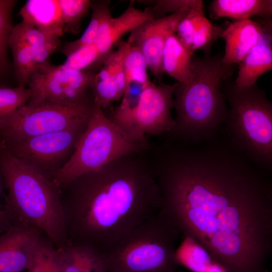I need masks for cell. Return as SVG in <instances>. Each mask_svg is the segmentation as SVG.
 <instances>
[{
  "label": "cell",
  "instance_id": "cell-1",
  "mask_svg": "<svg viewBox=\"0 0 272 272\" xmlns=\"http://www.w3.org/2000/svg\"><path fill=\"white\" fill-rule=\"evenodd\" d=\"M222 135L154 148L161 210L225 272H264L272 253L271 172Z\"/></svg>",
  "mask_w": 272,
  "mask_h": 272
},
{
  "label": "cell",
  "instance_id": "cell-2",
  "mask_svg": "<svg viewBox=\"0 0 272 272\" xmlns=\"http://www.w3.org/2000/svg\"><path fill=\"white\" fill-rule=\"evenodd\" d=\"M60 190L69 243L104 255L162 208L147 151L120 157Z\"/></svg>",
  "mask_w": 272,
  "mask_h": 272
},
{
  "label": "cell",
  "instance_id": "cell-3",
  "mask_svg": "<svg viewBox=\"0 0 272 272\" xmlns=\"http://www.w3.org/2000/svg\"><path fill=\"white\" fill-rule=\"evenodd\" d=\"M191 82L178 84L173 95L176 111L174 129L165 137L171 140L197 144L224 129L228 114L222 83L231 75L221 55H193Z\"/></svg>",
  "mask_w": 272,
  "mask_h": 272
},
{
  "label": "cell",
  "instance_id": "cell-4",
  "mask_svg": "<svg viewBox=\"0 0 272 272\" xmlns=\"http://www.w3.org/2000/svg\"><path fill=\"white\" fill-rule=\"evenodd\" d=\"M0 173L17 222L39 229L56 248L67 245L60 190L52 179L18 158L1 141Z\"/></svg>",
  "mask_w": 272,
  "mask_h": 272
},
{
  "label": "cell",
  "instance_id": "cell-5",
  "mask_svg": "<svg viewBox=\"0 0 272 272\" xmlns=\"http://www.w3.org/2000/svg\"><path fill=\"white\" fill-rule=\"evenodd\" d=\"M229 105L224 131L232 145L266 170L272 169V103L257 83H227L222 91Z\"/></svg>",
  "mask_w": 272,
  "mask_h": 272
},
{
  "label": "cell",
  "instance_id": "cell-6",
  "mask_svg": "<svg viewBox=\"0 0 272 272\" xmlns=\"http://www.w3.org/2000/svg\"><path fill=\"white\" fill-rule=\"evenodd\" d=\"M152 144L130 137L94 102L87 126L67 161L52 180L61 188L78 177L97 171L123 156L143 152Z\"/></svg>",
  "mask_w": 272,
  "mask_h": 272
},
{
  "label": "cell",
  "instance_id": "cell-7",
  "mask_svg": "<svg viewBox=\"0 0 272 272\" xmlns=\"http://www.w3.org/2000/svg\"><path fill=\"white\" fill-rule=\"evenodd\" d=\"M180 236L161 209L105 255L108 272H175Z\"/></svg>",
  "mask_w": 272,
  "mask_h": 272
},
{
  "label": "cell",
  "instance_id": "cell-8",
  "mask_svg": "<svg viewBox=\"0 0 272 272\" xmlns=\"http://www.w3.org/2000/svg\"><path fill=\"white\" fill-rule=\"evenodd\" d=\"M93 106V98L70 105L26 104L0 121L1 140L17 141L86 124Z\"/></svg>",
  "mask_w": 272,
  "mask_h": 272
},
{
  "label": "cell",
  "instance_id": "cell-9",
  "mask_svg": "<svg viewBox=\"0 0 272 272\" xmlns=\"http://www.w3.org/2000/svg\"><path fill=\"white\" fill-rule=\"evenodd\" d=\"M178 84H156L150 81L133 107L126 110L115 108L107 115L136 140L148 142L149 137L166 136L175 126L171 110Z\"/></svg>",
  "mask_w": 272,
  "mask_h": 272
},
{
  "label": "cell",
  "instance_id": "cell-10",
  "mask_svg": "<svg viewBox=\"0 0 272 272\" xmlns=\"http://www.w3.org/2000/svg\"><path fill=\"white\" fill-rule=\"evenodd\" d=\"M93 75L48 61L38 66L29 79L27 84L32 96L26 104L70 105L83 101L90 98L88 91Z\"/></svg>",
  "mask_w": 272,
  "mask_h": 272
},
{
  "label": "cell",
  "instance_id": "cell-11",
  "mask_svg": "<svg viewBox=\"0 0 272 272\" xmlns=\"http://www.w3.org/2000/svg\"><path fill=\"white\" fill-rule=\"evenodd\" d=\"M87 125L17 141H0L18 158L52 179L58 168L57 163L74 152Z\"/></svg>",
  "mask_w": 272,
  "mask_h": 272
},
{
  "label": "cell",
  "instance_id": "cell-12",
  "mask_svg": "<svg viewBox=\"0 0 272 272\" xmlns=\"http://www.w3.org/2000/svg\"><path fill=\"white\" fill-rule=\"evenodd\" d=\"M190 10L186 9L147 20L130 33L128 40L140 49L148 69L159 83L164 75L162 58L166 41L171 35L176 33L180 22Z\"/></svg>",
  "mask_w": 272,
  "mask_h": 272
},
{
  "label": "cell",
  "instance_id": "cell-13",
  "mask_svg": "<svg viewBox=\"0 0 272 272\" xmlns=\"http://www.w3.org/2000/svg\"><path fill=\"white\" fill-rule=\"evenodd\" d=\"M129 42L120 41L117 49L104 58L99 72L94 74L89 86L94 102L103 110L121 99L125 87L123 57Z\"/></svg>",
  "mask_w": 272,
  "mask_h": 272
},
{
  "label": "cell",
  "instance_id": "cell-14",
  "mask_svg": "<svg viewBox=\"0 0 272 272\" xmlns=\"http://www.w3.org/2000/svg\"><path fill=\"white\" fill-rule=\"evenodd\" d=\"M43 233L35 227L18 223L1 234L0 272L26 269Z\"/></svg>",
  "mask_w": 272,
  "mask_h": 272
},
{
  "label": "cell",
  "instance_id": "cell-15",
  "mask_svg": "<svg viewBox=\"0 0 272 272\" xmlns=\"http://www.w3.org/2000/svg\"><path fill=\"white\" fill-rule=\"evenodd\" d=\"M271 32L270 20L264 19L261 23L248 19L230 23L221 35L225 43L223 64L231 67L240 63L252 47Z\"/></svg>",
  "mask_w": 272,
  "mask_h": 272
},
{
  "label": "cell",
  "instance_id": "cell-16",
  "mask_svg": "<svg viewBox=\"0 0 272 272\" xmlns=\"http://www.w3.org/2000/svg\"><path fill=\"white\" fill-rule=\"evenodd\" d=\"M154 18L150 8L141 10L135 8L132 2L118 17L114 18L111 15L106 18L100 27L94 43L101 59L103 60L124 35Z\"/></svg>",
  "mask_w": 272,
  "mask_h": 272
},
{
  "label": "cell",
  "instance_id": "cell-17",
  "mask_svg": "<svg viewBox=\"0 0 272 272\" xmlns=\"http://www.w3.org/2000/svg\"><path fill=\"white\" fill-rule=\"evenodd\" d=\"M19 15L22 21L51 36L59 38L63 23L58 0H29Z\"/></svg>",
  "mask_w": 272,
  "mask_h": 272
},
{
  "label": "cell",
  "instance_id": "cell-18",
  "mask_svg": "<svg viewBox=\"0 0 272 272\" xmlns=\"http://www.w3.org/2000/svg\"><path fill=\"white\" fill-rule=\"evenodd\" d=\"M271 32L267 33L255 45L239 63L234 81L239 87H248L256 83L258 78L272 70Z\"/></svg>",
  "mask_w": 272,
  "mask_h": 272
},
{
  "label": "cell",
  "instance_id": "cell-19",
  "mask_svg": "<svg viewBox=\"0 0 272 272\" xmlns=\"http://www.w3.org/2000/svg\"><path fill=\"white\" fill-rule=\"evenodd\" d=\"M56 252L62 272H108L105 255L91 247L69 243Z\"/></svg>",
  "mask_w": 272,
  "mask_h": 272
},
{
  "label": "cell",
  "instance_id": "cell-20",
  "mask_svg": "<svg viewBox=\"0 0 272 272\" xmlns=\"http://www.w3.org/2000/svg\"><path fill=\"white\" fill-rule=\"evenodd\" d=\"M192 52L178 38L176 33L167 39L162 53V67L165 73L184 85L192 81L191 69Z\"/></svg>",
  "mask_w": 272,
  "mask_h": 272
},
{
  "label": "cell",
  "instance_id": "cell-21",
  "mask_svg": "<svg viewBox=\"0 0 272 272\" xmlns=\"http://www.w3.org/2000/svg\"><path fill=\"white\" fill-rule=\"evenodd\" d=\"M211 17L217 19L227 18L235 21L250 19L257 16L270 20L271 0H215L210 7Z\"/></svg>",
  "mask_w": 272,
  "mask_h": 272
},
{
  "label": "cell",
  "instance_id": "cell-22",
  "mask_svg": "<svg viewBox=\"0 0 272 272\" xmlns=\"http://www.w3.org/2000/svg\"><path fill=\"white\" fill-rule=\"evenodd\" d=\"M91 8L92 9L91 20L83 35L79 39L67 43L62 49V52L66 56L84 46L94 43L102 23L111 16L108 1L92 2Z\"/></svg>",
  "mask_w": 272,
  "mask_h": 272
},
{
  "label": "cell",
  "instance_id": "cell-23",
  "mask_svg": "<svg viewBox=\"0 0 272 272\" xmlns=\"http://www.w3.org/2000/svg\"><path fill=\"white\" fill-rule=\"evenodd\" d=\"M28 272H62L52 241L42 234L26 268Z\"/></svg>",
  "mask_w": 272,
  "mask_h": 272
},
{
  "label": "cell",
  "instance_id": "cell-24",
  "mask_svg": "<svg viewBox=\"0 0 272 272\" xmlns=\"http://www.w3.org/2000/svg\"><path fill=\"white\" fill-rule=\"evenodd\" d=\"M8 44L12 51L19 86L25 87L36 70L32 48L11 32L9 37Z\"/></svg>",
  "mask_w": 272,
  "mask_h": 272
},
{
  "label": "cell",
  "instance_id": "cell-25",
  "mask_svg": "<svg viewBox=\"0 0 272 272\" xmlns=\"http://www.w3.org/2000/svg\"><path fill=\"white\" fill-rule=\"evenodd\" d=\"M127 41L129 44L123 60L125 89L130 84L146 85L150 81L148 78V67L145 57L138 47Z\"/></svg>",
  "mask_w": 272,
  "mask_h": 272
},
{
  "label": "cell",
  "instance_id": "cell-26",
  "mask_svg": "<svg viewBox=\"0 0 272 272\" xmlns=\"http://www.w3.org/2000/svg\"><path fill=\"white\" fill-rule=\"evenodd\" d=\"M63 23V32L76 35L81 29V21L91 8L89 0H58Z\"/></svg>",
  "mask_w": 272,
  "mask_h": 272
},
{
  "label": "cell",
  "instance_id": "cell-27",
  "mask_svg": "<svg viewBox=\"0 0 272 272\" xmlns=\"http://www.w3.org/2000/svg\"><path fill=\"white\" fill-rule=\"evenodd\" d=\"M31 96V90L25 87L0 88V121L25 105Z\"/></svg>",
  "mask_w": 272,
  "mask_h": 272
},
{
  "label": "cell",
  "instance_id": "cell-28",
  "mask_svg": "<svg viewBox=\"0 0 272 272\" xmlns=\"http://www.w3.org/2000/svg\"><path fill=\"white\" fill-rule=\"evenodd\" d=\"M207 19L202 5L190 10L180 22L176 34L189 49L193 37Z\"/></svg>",
  "mask_w": 272,
  "mask_h": 272
},
{
  "label": "cell",
  "instance_id": "cell-29",
  "mask_svg": "<svg viewBox=\"0 0 272 272\" xmlns=\"http://www.w3.org/2000/svg\"><path fill=\"white\" fill-rule=\"evenodd\" d=\"M60 65L65 69L83 71L96 62H102L95 43L84 46L66 56Z\"/></svg>",
  "mask_w": 272,
  "mask_h": 272
},
{
  "label": "cell",
  "instance_id": "cell-30",
  "mask_svg": "<svg viewBox=\"0 0 272 272\" xmlns=\"http://www.w3.org/2000/svg\"><path fill=\"white\" fill-rule=\"evenodd\" d=\"M11 32L32 47L59 43V38L48 35L22 21L13 27Z\"/></svg>",
  "mask_w": 272,
  "mask_h": 272
},
{
  "label": "cell",
  "instance_id": "cell-31",
  "mask_svg": "<svg viewBox=\"0 0 272 272\" xmlns=\"http://www.w3.org/2000/svg\"><path fill=\"white\" fill-rule=\"evenodd\" d=\"M16 3L13 0H0V72L6 65L8 39L13 28L11 15Z\"/></svg>",
  "mask_w": 272,
  "mask_h": 272
},
{
  "label": "cell",
  "instance_id": "cell-32",
  "mask_svg": "<svg viewBox=\"0 0 272 272\" xmlns=\"http://www.w3.org/2000/svg\"><path fill=\"white\" fill-rule=\"evenodd\" d=\"M202 5L201 0H158L150 9L155 18H160L167 13L173 14L186 9H192Z\"/></svg>",
  "mask_w": 272,
  "mask_h": 272
},
{
  "label": "cell",
  "instance_id": "cell-33",
  "mask_svg": "<svg viewBox=\"0 0 272 272\" xmlns=\"http://www.w3.org/2000/svg\"><path fill=\"white\" fill-rule=\"evenodd\" d=\"M6 189L4 179L0 173V228L7 231L18 224L10 207L7 194L4 193Z\"/></svg>",
  "mask_w": 272,
  "mask_h": 272
},
{
  "label": "cell",
  "instance_id": "cell-34",
  "mask_svg": "<svg viewBox=\"0 0 272 272\" xmlns=\"http://www.w3.org/2000/svg\"><path fill=\"white\" fill-rule=\"evenodd\" d=\"M6 231H4V230L0 228V235L4 233Z\"/></svg>",
  "mask_w": 272,
  "mask_h": 272
},
{
  "label": "cell",
  "instance_id": "cell-35",
  "mask_svg": "<svg viewBox=\"0 0 272 272\" xmlns=\"http://www.w3.org/2000/svg\"><path fill=\"white\" fill-rule=\"evenodd\" d=\"M178 272H181V271H178Z\"/></svg>",
  "mask_w": 272,
  "mask_h": 272
}]
</instances>
